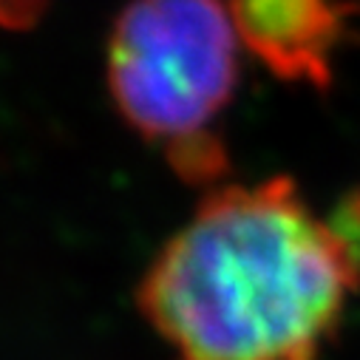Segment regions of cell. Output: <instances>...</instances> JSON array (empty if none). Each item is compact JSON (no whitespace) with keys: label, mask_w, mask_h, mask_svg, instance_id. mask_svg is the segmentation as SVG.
Segmentation results:
<instances>
[{"label":"cell","mask_w":360,"mask_h":360,"mask_svg":"<svg viewBox=\"0 0 360 360\" xmlns=\"http://www.w3.org/2000/svg\"><path fill=\"white\" fill-rule=\"evenodd\" d=\"M357 287L360 252L273 176L213 188L148 266L136 307L176 360H318Z\"/></svg>","instance_id":"obj_1"},{"label":"cell","mask_w":360,"mask_h":360,"mask_svg":"<svg viewBox=\"0 0 360 360\" xmlns=\"http://www.w3.org/2000/svg\"><path fill=\"white\" fill-rule=\"evenodd\" d=\"M238 40L287 82L326 88L332 49L340 40V12L329 0H230Z\"/></svg>","instance_id":"obj_3"},{"label":"cell","mask_w":360,"mask_h":360,"mask_svg":"<svg viewBox=\"0 0 360 360\" xmlns=\"http://www.w3.org/2000/svg\"><path fill=\"white\" fill-rule=\"evenodd\" d=\"M46 9V0H0V18H4L6 29L23 32L32 29Z\"/></svg>","instance_id":"obj_6"},{"label":"cell","mask_w":360,"mask_h":360,"mask_svg":"<svg viewBox=\"0 0 360 360\" xmlns=\"http://www.w3.org/2000/svg\"><path fill=\"white\" fill-rule=\"evenodd\" d=\"M236 26L219 0H134L108 43L120 114L148 139L205 131L236 88Z\"/></svg>","instance_id":"obj_2"},{"label":"cell","mask_w":360,"mask_h":360,"mask_svg":"<svg viewBox=\"0 0 360 360\" xmlns=\"http://www.w3.org/2000/svg\"><path fill=\"white\" fill-rule=\"evenodd\" d=\"M326 221L349 247H354L360 252V185L340 196V202L335 205V210Z\"/></svg>","instance_id":"obj_5"},{"label":"cell","mask_w":360,"mask_h":360,"mask_svg":"<svg viewBox=\"0 0 360 360\" xmlns=\"http://www.w3.org/2000/svg\"><path fill=\"white\" fill-rule=\"evenodd\" d=\"M165 156H167V165L173 167V173L182 179L185 185H216L219 179H224L230 173L227 148L207 128L167 139Z\"/></svg>","instance_id":"obj_4"}]
</instances>
